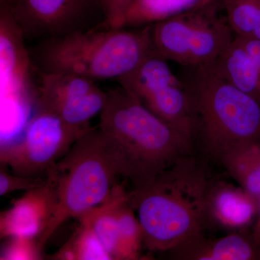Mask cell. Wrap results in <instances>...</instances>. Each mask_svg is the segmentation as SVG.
Here are the masks:
<instances>
[{"instance_id":"9","label":"cell","mask_w":260,"mask_h":260,"mask_svg":"<svg viewBox=\"0 0 260 260\" xmlns=\"http://www.w3.org/2000/svg\"><path fill=\"white\" fill-rule=\"evenodd\" d=\"M0 3L25 41L39 42L94 28L90 23L92 0H3Z\"/></svg>"},{"instance_id":"22","label":"cell","mask_w":260,"mask_h":260,"mask_svg":"<svg viewBox=\"0 0 260 260\" xmlns=\"http://www.w3.org/2000/svg\"><path fill=\"white\" fill-rule=\"evenodd\" d=\"M47 183V179L39 177H25L10 174L2 165L0 169V195L7 194L17 190L30 191L42 187Z\"/></svg>"},{"instance_id":"7","label":"cell","mask_w":260,"mask_h":260,"mask_svg":"<svg viewBox=\"0 0 260 260\" xmlns=\"http://www.w3.org/2000/svg\"><path fill=\"white\" fill-rule=\"evenodd\" d=\"M116 80L159 119L193 140L196 114L192 98L156 51Z\"/></svg>"},{"instance_id":"13","label":"cell","mask_w":260,"mask_h":260,"mask_svg":"<svg viewBox=\"0 0 260 260\" xmlns=\"http://www.w3.org/2000/svg\"><path fill=\"white\" fill-rule=\"evenodd\" d=\"M177 260H259L260 244L251 229L207 238L203 232L166 251Z\"/></svg>"},{"instance_id":"14","label":"cell","mask_w":260,"mask_h":260,"mask_svg":"<svg viewBox=\"0 0 260 260\" xmlns=\"http://www.w3.org/2000/svg\"><path fill=\"white\" fill-rule=\"evenodd\" d=\"M50 197L47 185L27 191L1 215V237H21L37 240L47 226Z\"/></svg>"},{"instance_id":"17","label":"cell","mask_w":260,"mask_h":260,"mask_svg":"<svg viewBox=\"0 0 260 260\" xmlns=\"http://www.w3.org/2000/svg\"><path fill=\"white\" fill-rule=\"evenodd\" d=\"M218 1L220 0H136L124 17L122 28L152 25Z\"/></svg>"},{"instance_id":"12","label":"cell","mask_w":260,"mask_h":260,"mask_svg":"<svg viewBox=\"0 0 260 260\" xmlns=\"http://www.w3.org/2000/svg\"><path fill=\"white\" fill-rule=\"evenodd\" d=\"M25 39L9 13L0 8V59L3 95L13 94L15 99H27L32 70Z\"/></svg>"},{"instance_id":"15","label":"cell","mask_w":260,"mask_h":260,"mask_svg":"<svg viewBox=\"0 0 260 260\" xmlns=\"http://www.w3.org/2000/svg\"><path fill=\"white\" fill-rule=\"evenodd\" d=\"M213 64L224 79L260 103V68L237 36Z\"/></svg>"},{"instance_id":"8","label":"cell","mask_w":260,"mask_h":260,"mask_svg":"<svg viewBox=\"0 0 260 260\" xmlns=\"http://www.w3.org/2000/svg\"><path fill=\"white\" fill-rule=\"evenodd\" d=\"M82 134L55 112L36 106L20 136L2 148V164L9 166L15 175L39 177L47 174Z\"/></svg>"},{"instance_id":"1","label":"cell","mask_w":260,"mask_h":260,"mask_svg":"<svg viewBox=\"0 0 260 260\" xmlns=\"http://www.w3.org/2000/svg\"><path fill=\"white\" fill-rule=\"evenodd\" d=\"M101 133L118 176L146 185L179 158L196 153L190 137L155 115L126 89H113L101 112Z\"/></svg>"},{"instance_id":"18","label":"cell","mask_w":260,"mask_h":260,"mask_svg":"<svg viewBox=\"0 0 260 260\" xmlns=\"http://www.w3.org/2000/svg\"><path fill=\"white\" fill-rule=\"evenodd\" d=\"M127 191L116 184L109 199L88 213L80 217L93 229L99 240L112 259H117L119 233L116 218L118 205L126 198Z\"/></svg>"},{"instance_id":"19","label":"cell","mask_w":260,"mask_h":260,"mask_svg":"<svg viewBox=\"0 0 260 260\" xmlns=\"http://www.w3.org/2000/svg\"><path fill=\"white\" fill-rule=\"evenodd\" d=\"M236 36L260 40V5L257 0H221Z\"/></svg>"},{"instance_id":"5","label":"cell","mask_w":260,"mask_h":260,"mask_svg":"<svg viewBox=\"0 0 260 260\" xmlns=\"http://www.w3.org/2000/svg\"><path fill=\"white\" fill-rule=\"evenodd\" d=\"M46 185L50 197L47 226L37 240L42 252L61 224L105 203L118 174L106 150L100 128L80 135L68 153L49 168Z\"/></svg>"},{"instance_id":"11","label":"cell","mask_w":260,"mask_h":260,"mask_svg":"<svg viewBox=\"0 0 260 260\" xmlns=\"http://www.w3.org/2000/svg\"><path fill=\"white\" fill-rule=\"evenodd\" d=\"M260 204L238 184L210 179L205 197V229L228 232L251 229Z\"/></svg>"},{"instance_id":"26","label":"cell","mask_w":260,"mask_h":260,"mask_svg":"<svg viewBox=\"0 0 260 260\" xmlns=\"http://www.w3.org/2000/svg\"><path fill=\"white\" fill-rule=\"evenodd\" d=\"M3 1V0H0V2Z\"/></svg>"},{"instance_id":"21","label":"cell","mask_w":260,"mask_h":260,"mask_svg":"<svg viewBox=\"0 0 260 260\" xmlns=\"http://www.w3.org/2000/svg\"><path fill=\"white\" fill-rule=\"evenodd\" d=\"M127 194L124 199L121 200L116 209L119 233L117 259H133L136 257L140 243L142 242L139 222L134 211L128 204Z\"/></svg>"},{"instance_id":"27","label":"cell","mask_w":260,"mask_h":260,"mask_svg":"<svg viewBox=\"0 0 260 260\" xmlns=\"http://www.w3.org/2000/svg\"><path fill=\"white\" fill-rule=\"evenodd\" d=\"M220 1H221V0H220Z\"/></svg>"},{"instance_id":"16","label":"cell","mask_w":260,"mask_h":260,"mask_svg":"<svg viewBox=\"0 0 260 260\" xmlns=\"http://www.w3.org/2000/svg\"><path fill=\"white\" fill-rule=\"evenodd\" d=\"M218 164L260 204V139L246 142L228 150Z\"/></svg>"},{"instance_id":"4","label":"cell","mask_w":260,"mask_h":260,"mask_svg":"<svg viewBox=\"0 0 260 260\" xmlns=\"http://www.w3.org/2000/svg\"><path fill=\"white\" fill-rule=\"evenodd\" d=\"M183 83L194 102L193 142L200 156L219 162L228 150L260 139V103L224 79L213 62L183 67Z\"/></svg>"},{"instance_id":"3","label":"cell","mask_w":260,"mask_h":260,"mask_svg":"<svg viewBox=\"0 0 260 260\" xmlns=\"http://www.w3.org/2000/svg\"><path fill=\"white\" fill-rule=\"evenodd\" d=\"M32 69L97 80L117 79L155 51L151 25L129 30L102 24L37 42L28 49Z\"/></svg>"},{"instance_id":"25","label":"cell","mask_w":260,"mask_h":260,"mask_svg":"<svg viewBox=\"0 0 260 260\" xmlns=\"http://www.w3.org/2000/svg\"><path fill=\"white\" fill-rule=\"evenodd\" d=\"M258 3H259V4L260 5V0H257Z\"/></svg>"},{"instance_id":"24","label":"cell","mask_w":260,"mask_h":260,"mask_svg":"<svg viewBox=\"0 0 260 260\" xmlns=\"http://www.w3.org/2000/svg\"><path fill=\"white\" fill-rule=\"evenodd\" d=\"M251 230L253 235L255 238L256 242H259L260 244V206L257 215H256L255 221L253 224Z\"/></svg>"},{"instance_id":"2","label":"cell","mask_w":260,"mask_h":260,"mask_svg":"<svg viewBox=\"0 0 260 260\" xmlns=\"http://www.w3.org/2000/svg\"><path fill=\"white\" fill-rule=\"evenodd\" d=\"M208 162L189 154L151 182L128 191V204L137 214L148 250L166 252L205 229V197L211 179Z\"/></svg>"},{"instance_id":"10","label":"cell","mask_w":260,"mask_h":260,"mask_svg":"<svg viewBox=\"0 0 260 260\" xmlns=\"http://www.w3.org/2000/svg\"><path fill=\"white\" fill-rule=\"evenodd\" d=\"M39 77L37 106L49 109L81 133L91 128L90 120L102 112L107 93L95 81L69 73H43Z\"/></svg>"},{"instance_id":"20","label":"cell","mask_w":260,"mask_h":260,"mask_svg":"<svg viewBox=\"0 0 260 260\" xmlns=\"http://www.w3.org/2000/svg\"><path fill=\"white\" fill-rule=\"evenodd\" d=\"M81 224L71 240L54 256L59 259H112L87 222Z\"/></svg>"},{"instance_id":"6","label":"cell","mask_w":260,"mask_h":260,"mask_svg":"<svg viewBox=\"0 0 260 260\" xmlns=\"http://www.w3.org/2000/svg\"><path fill=\"white\" fill-rule=\"evenodd\" d=\"M224 12L218 1L152 24L154 49L182 67L214 62L235 38Z\"/></svg>"},{"instance_id":"23","label":"cell","mask_w":260,"mask_h":260,"mask_svg":"<svg viewBox=\"0 0 260 260\" xmlns=\"http://www.w3.org/2000/svg\"><path fill=\"white\" fill-rule=\"evenodd\" d=\"M136 0H99L104 20L102 26L122 28L124 17Z\"/></svg>"}]
</instances>
